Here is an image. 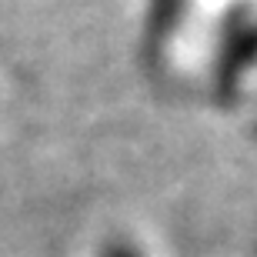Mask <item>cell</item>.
<instances>
[{"label": "cell", "mask_w": 257, "mask_h": 257, "mask_svg": "<svg viewBox=\"0 0 257 257\" xmlns=\"http://www.w3.org/2000/svg\"><path fill=\"white\" fill-rule=\"evenodd\" d=\"M224 0H147L144 4L141 50L154 67H167L184 54V44L200 37Z\"/></svg>", "instance_id": "6da1fadb"}, {"label": "cell", "mask_w": 257, "mask_h": 257, "mask_svg": "<svg viewBox=\"0 0 257 257\" xmlns=\"http://www.w3.org/2000/svg\"><path fill=\"white\" fill-rule=\"evenodd\" d=\"M100 257H144V254L134 240H110V244L100 250Z\"/></svg>", "instance_id": "7a4b0ae2"}]
</instances>
